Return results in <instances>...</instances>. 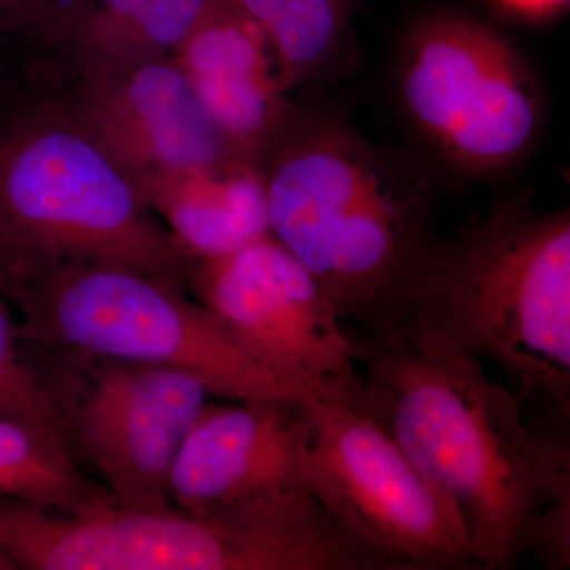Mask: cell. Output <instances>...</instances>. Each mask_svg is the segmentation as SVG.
<instances>
[{"label":"cell","mask_w":570,"mask_h":570,"mask_svg":"<svg viewBox=\"0 0 570 570\" xmlns=\"http://www.w3.org/2000/svg\"><path fill=\"white\" fill-rule=\"evenodd\" d=\"M363 346L344 400L455 502L471 564L515 568L540 519L570 499L569 449L527 425L517 393L478 356L403 333Z\"/></svg>","instance_id":"6da1fadb"},{"label":"cell","mask_w":570,"mask_h":570,"mask_svg":"<svg viewBox=\"0 0 570 570\" xmlns=\"http://www.w3.org/2000/svg\"><path fill=\"white\" fill-rule=\"evenodd\" d=\"M261 168L273 238L360 341L395 335L438 242L425 179L346 122L299 111Z\"/></svg>","instance_id":"7a4b0ae2"},{"label":"cell","mask_w":570,"mask_h":570,"mask_svg":"<svg viewBox=\"0 0 570 570\" xmlns=\"http://www.w3.org/2000/svg\"><path fill=\"white\" fill-rule=\"evenodd\" d=\"M396 333L489 360L517 396L570 404V214L524 200L438 239ZM393 336V335H392Z\"/></svg>","instance_id":"3957f363"},{"label":"cell","mask_w":570,"mask_h":570,"mask_svg":"<svg viewBox=\"0 0 570 570\" xmlns=\"http://www.w3.org/2000/svg\"><path fill=\"white\" fill-rule=\"evenodd\" d=\"M55 264L184 284L193 261L61 97L28 85L0 116V281Z\"/></svg>","instance_id":"277c9868"},{"label":"cell","mask_w":570,"mask_h":570,"mask_svg":"<svg viewBox=\"0 0 570 570\" xmlns=\"http://www.w3.org/2000/svg\"><path fill=\"white\" fill-rule=\"evenodd\" d=\"M17 570H366L371 558L316 499L187 512L63 515L0 499Z\"/></svg>","instance_id":"5b68a950"},{"label":"cell","mask_w":570,"mask_h":570,"mask_svg":"<svg viewBox=\"0 0 570 570\" xmlns=\"http://www.w3.org/2000/svg\"><path fill=\"white\" fill-rule=\"evenodd\" d=\"M181 281L102 264H55L0 281L22 340L67 354L175 367L232 401H303L269 376Z\"/></svg>","instance_id":"8992f818"},{"label":"cell","mask_w":570,"mask_h":570,"mask_svg":"<svg viewBox=\"0 0 570 570\" xmlns=\"http://www.w3.org/2000/svg\"><path fill=\"white\" fill-rule=\"evenodd\" d=\"M404 116L439 157L463 174L498 175L523 159L539 134L542 96L512 41L493 26L433 11L401 45Z\"/></svg>","instance_id":"52a82bcc"},{"label":"cell","mask_w":570,"mask_h":570,"mask_svg":"<svg viewBox=\"0 0 570 570\" xmlns=\"http://www.w3.org/2000/svg\"><path fill=\"white\" fill-rule=\"evenodd\" d=\"M307 490L333 520L390 569L466 568L459 508L376 420L335 396L305 401Z\"/></svg>","instance_id":"ba28073f"},{"label":"cell","mask_w":570,"mask_h":570,"mask_svg":"<svg viewBox=\"0 0 570 570\" xmlns=\"http://www.w3.org/2000/svg\"><path fill=\"white\" fill-rule=\"evenodd\" d=\"M184 284L269 376L296 396L347 397L365 346L314 276L273 236L194 262Z\"/></svg>","instance_id":"9c48e42d"},{"label":"cell","mask_w":570,"mask_h":570,"mask_svg":"<svg viewBox=\"0 0 570 570\" xmlns=\"http://www.w3.org/2000/svg\"><path fill=\"white\" fill-rule=\"evenodd\" d=\"M81 356L80 382L50 385L73 452L91 461L116 509L171 508V468L212 393L175 367Z\"/></svg>","instance_id":"30bf717a"},{"label":"cell","mask_w":570,"mask_h":570,"mask_svg":"<svg viewBox=\"0 0 570 570\" xmlns=\"http://www.w3.org/2000/svg\"><path fill=\"white\" fill-rule=\"evenodd\" d=\"M58 94L135 181L238 159L174 58L61 61Z\"/></svg>","instance_id":"8fae6325"},{"label":"cell","mask_w":570,"mask_h":570,"mask_svg":"<svg viewBox=\"0 0 570 570\" xmlns=\"http://www.w3.org/2000/svg\"><path fill=\"white\" fill-rule=\"evenodd\" d=\"M307 442L305 401L206 403L171 468V504L200 513L311 498Z\"/></svg>","instance_id":"7c38bea8"},{"label":"cell","mask_w":570,"mask_h":570,"mask_svg":"<svg viewBox=\"0 0 570 570\" xmlns=\"http://www.w3.org/2000/svg\"><path fill=\"white\" fill-rule=\"evenodd\" d=\"M174 59L232 153L261 165L298 110L281 86L268 41L238 0H213Z\"/></svg>","instance_id":"4fadbf2b"},{"label":"cell","mask_w":570,"mask_h":570,"mask_svg":"<svg viewBox=\"0 0 570 570\" xmlns=\"http://www.w3.org/2000/svg\"><path fill=\"white\" fill-rule=\"evenodd\" d=\"M137 186L193 264L272 236L264 174L249 160L156 176Z\"/></svg>","instance_id":"5bb4252c"},{"label":"cell","mask_w":570,"mask_h":570,"mask_svg":"<svg viewBox=\"0 0 570 570\" xmlns=\"http://www.w3.org/2000/svg\"><path fill=\"white\" fill-rule=\"evenodd\" d=\"M213 0H80L59 37L61 61L174 58Z\"/></svg>","instance_id":"9a60e30c"},{"label":"cell","mask_w":570,"mask_h":570,"mask_svg":"<svg viewBox=\"0 0 570 570\" xmlns=\"http://www.w3.org/2000/svg\"><path fill=\"white\" fill-rule=\"evenodd\" d=\"M0 499L82 515L116 508L104 485L86 478L69 445L0 419Z\"/></svg>","instance_id":"2e32d148"},{"label":"cell","mask_w":570,"mask_h":570,"mask_svg":"<svg viewBox=\"0 0 570 570\" xmlns=\"http://www.w3.org/2000/svg\"><path fill=\"white\" fill-rule=\"evenodd\" d=\"M258 26L285 92L324 73L352 31L356 0H238Z\"/></svg>","instance_id":"e0dca14e"},{"label":"cell","mask_w":570,"mask_h":570,"mask_svg":"<svg viewBox=\"0 0 570 570\" xmlns=\"http://www.w3.org/2000/svg\"><path fill=\"white\" fill-rule=\"evenodd\" d=\"M21 340L13 306L0 294V419L32 428L73 450L61 407L50 384L22 356Z\"/></svg>","instance_id":"ac0fdd59"},{"label":"cell","mask_w":570,"mask_h":570,"mask_svg":"<svg viewBox=\"0 0 570 570\" xmlns=\"http://www.w3.org/2000/svg\"><path fill=\"white\" fill-rule=\"evenodd\" d=\"M80 0H0V56L26 77L45 61Z\"/></svg>","instance_id":"d6986e66"},{"label":"cell","mask_w":570,"mask_h":570,"mask_svg":"<svg viewBox=\"0 0 570 570\" xmlns=\"http://www.w3.org/2000/svg\"><path fill=\"white\" fill-rule=\"evenodd\" d=\"M498 9L528 21H543L562 13L569 0H490Z\"/></svg>","instance_id":"ffe728a7"},{"label":"cell","mask_w":570,"mask_h":570,"mask_svg":"<svg viewBox=\"0 0 570 570\" xmlns=\"http://www.w3.org/2000/svg\"><path fill=\"white\" fill-rule=\"evenodd\" d=\"M21 80H24L22 73L0 56V116L20 97V94L28 86Z\"/></svg>","instance_id":"44dd1931"}]
</instances>
